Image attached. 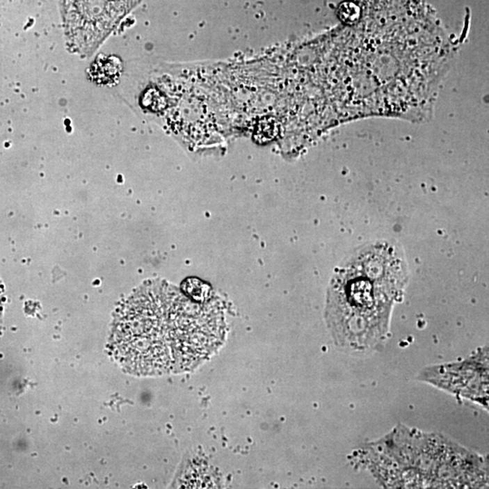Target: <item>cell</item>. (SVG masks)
I'll return each instance as SVG.
<instances>
[{"mask_svg":"<svg viewBox=\"0 0 489 489\" xmlns=\"http://www.w3.org/2000/svg\"><path fill=\"white\" fill-rule=\"evenodd\" d=\"M224 317L212 303H196L175 287L152 283L118 309L110 350L137 376L193 370L223 344Z\"/></svg>","mask_w":489,"mask_h":489,"instance_id":"obj_1","label":"cell"},{"mask_svg":"<svg viewBox=\"0 0 489 489\" xmlns=\"http://www.w3.org/2000/svg\"><path fill=\"white\" fill-rule=\"evenodd\" d=\"M395 300L352 266L342 263L330 284L326 316L335 343L370 350L388 335Z\"/></svg>","mask_w":489,"mask_h":489,"instance_id":"obj_2","label":"cell"},{"mask_svg":"<svg viewBox=\"0 0 489 489\" xmlns=\"http://www.w3.org/2000/svg\"><path fill=\"white\" fill-rule=\"evenodd\" d=\"M140 0H63L68 46L83 56L92 55Z\"/></svg>","mask_w":489,"mask_h":489,"instance_id":"obj_3","label":"cell"},{"mask_svg":"<svg viewBox=\"0 0 489 489\" xmlns=\"http://www.w3.org/2000/svg\"><path fill=\"white\" fill-rule=\"evenodd\" d=\"M344 262L373 280L395 301L403 296L409 281L403 251L391 241H378L360 247Z\"/></svg>","mask_w":489,"mask_h":489,"instance_id":"obj_4","label":"cell"}]
</instances>
